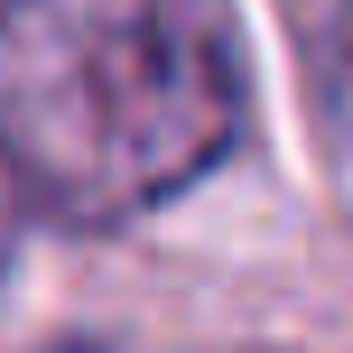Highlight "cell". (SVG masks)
<instances>
[{
	"instance_id": "1",
	"label": "cell",
	"mask_w": 353,
	"mask_h": 353,
	"mask_svg": "<svg viewBox=\"0 0 353 353\" xmlns=\"http://www.w3.org/2000/svg\"><path fill=\"white\" fill-rule=\"evenodd\" d=\"M232 0H0V168L65 223H130L242 140Z\"/></svg>"
},
{
	"instance_id": "2",
	"label": "cell",
	"mask_w": 353,
	"mask_h": 353,
	"mask_svg": "<svg viewBox=\"0 0 353 353\" xmlns=\"http://www.w3.org/2000/svg\"><path fill=\"white\" fill-rule=\"evenodd\" d=\"M10 270H19V176L0 168V298H10Z\"/></svg>"
},
{
	"instance_id": "3",
	"label": "cell",
	"mask_w": 353,
	"mask_h": 353,
	"mask_svg": "<svg viewBox=\"0 0 353 353\" xmlns=\"http://www.w3.org/2000/svg\"><path fill=\"white\" fill-rule=\"evenodd\" d=\"M56 353H103V344H56Z\"/></svg>"
}]
</instances>
